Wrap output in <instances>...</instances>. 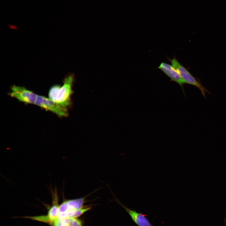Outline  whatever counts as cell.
Instances as JSON below:
<instances>
[{"label": "cell", "instance_id": "obj_1", "mask_svg": "<svg viewBox=\"0 0 226 226\" xmlns=\"http://www.w3.org/2000/svg\"><path fill=\"white\" fill-rule=\"evenodd\" d=\"M74 80V75L70 74L64 78L62 86L58 84L53 85L48 92L49 98L64 107H70L72 103L71 96Z\"/></svg>", "mask_w": 226, "mask_h": 226}, {"label": "cell", "instance_id": "obj_2", "mask_svg": "<svg viewBox=\"0 0 226 226\" xmlns=\"http://www.w3.org/2000/svg\"><path fill=\"white\" fill-rule=\"evenodd\" d=\"M167 59L172 66L177 70L185 83L190 84L198 88L205 98L206 92L211 94L186 67L180 63L175 56H174L172 59H170L168 57Z\"/></svg>", "mask_w": 226, "mask_h": 226}, {"label": "cell", "instance_id": "obj_3", "mask_svg": "<svg viewBox=\"0 0 226 226\" xmlns=\"http://www.w3.org/2000/svg\"><path fill=\"white\" fill-rule=\"evenodd\" d=\"M35 105L51 111L60 117L68 116V108L55 102L49 98L37 95Z\"/></svg>", "mask_w": 226, "mask_h": 226}, {"label": "cell", "instance_id": "obj_4", "mask_svg": "<svg viewBox=\"0 0 226 226\" xmlns=\"http://www.w3.org/2000/svg\"><path fill=\"white\" fill-rule=\"evenodd\" d=\"M9 95L19 101L27 104H35L37 95L25 87L13 85Z\"/></svg>", "mask_w": 226, "mask_h": 226}, {"label": "cell", "instance_id": "obj_5", "mask_svg": "<svg viewBox=\"0 0 226 226\" xmlns=\"http://www.w3.org/2000/svg\"><path fill=\"white\" fill-rule=\"evenodd\" d=\"M157 68L160 70L168 77L171 81L177 83L181 87L185 96V95L183 87L185 83L177 70L172 65L164 62H162Z\"/></svg>", "mask_w": 226, "mask_h": 226}, {"label": "cell", "instance_id": "obj_6", "mask_svg": "<svg viewBox=\"0 0 226 226\" xmlns=\"http://www.w3.org/2000/svg\"><path fill=\"white\" fill-rule=\"evenodd\" d=\"M121 204L129 214L133 221L138 226H154L143 214L131 209Z\"/></svg>", "mask_w": 226, "mask_h": 226}, {"label": "cell", "instance_id": "obj_7", "mask_svg": "<svg viewBox=\"0 0 226 226\" xmlns=\"http://www.w3.org/2000/svg\"><path fill=\"white\" fill-rule=\"evenodd\" d=\"M56 193L55 194V202L53 205L49 209L47 216L50 219L53 223L54 221L58 218V213L59 206L57 205V195H56Z\"/></svg>", "mask_w": 226, "mask_h": 226}, {"label": "cell", "instance_id": "obj_8", "mask_svg": "<svg viewBox=\"0 0 226 226\" xmlns=\"http://www.w3.org/2000/svg\"><path fill=\"white\" fill-rule=\"evenodd\" d=\"M85 197L76 199L67 200L69 206L73 209H79L83 208Z\"/></svg>", "mask_w": 226, "mask_h": 226}, {"label": "cell", "instance_id": "obj_9", "mask_svg": "<svg viewBox=\"0 0 226 226\" xmlns=\"http://www.w3.org/2000/svg\"><path fill=\"white\" fill-rule=\"evenodd\" d=\"M90 207L82 208L80 209H71L67 212V218H76L78 217L85 212L89 210Z\"/></svg>", "mask_w": 226, "mask_h": 226}, {"label": "cell", "instance_id": "obj_10", "mask_svg": "<svg viewBox=\"0 0 226 226\" xmlns=\"http://www.w3.org/2000/svg\"><path fill=\"white\" fill-rule=\"evenodd\" d=\"M62 220L67 226H83L81 221L76 218H66Z\"/></svg>", "mask_w": 226, "mask_h": 226}, {"label": "cell", "instance_id": "obj_11", "mask_svg": "<svg viewBox=\"0 0 226 226\" xmlns=\"http://www.w3.org/2000/svg\"><path fill=\"white\" fill-rule=\"evenodd\" d=\"M73 209L68 205L67 201H64L58 207V213L67 212Z\"/></svg>", "mask_w": 226, "mask_h": 226}, {"label": "cell", "instance_id": "obj_12", "mask_svg": "<svg viewBox=\"0 0 226 226\" xmlns=\"http://www.w3.org/2000/svg\"><path fill=\"white\" fill-rule=\"evenodd\" d=\"M30 218L39 221H42L46 223H52V222L50 219L47 215L41 216L33 217H30Z\"/></svg>", "mask_w": 226, "mask_h": 226}, {"label": "cell", "instance_id": "obj_13", "mask_svg": "<svg viewBox=\"0 0 226 226\" xmlns=\"http://www.w3.org/2000/svg\"><path fill=\"white\" fill-rule=\"evenodd\" d=\"M54 226H67L63 222L62 219L57 218L54 222Z\"/></svg>", "mask_w": 226, "mask_h": 226}]
</instances>
